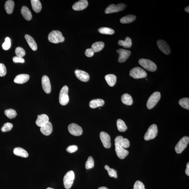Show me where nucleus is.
Masks as SVG:
<instances>
[{"label": "nucleus", "mask_w": 189, "mask_h": 189, "mask_svg": "<svg viewBox=\"0 0 189 189\" xmlns=\"http://www.w3.org/2000/svg\"><path fill=\"white\" fill-rule=\"evenodd\" d=\"M88 2L86 0H81L74 4L72 8L75 11H81L85 9L88 5Z\"/></svg>", "instance_id": "nucleus-18"}, {"label": "nucleus", "mask_w": 189, "mask_h": 189, "mask_svg": "<svg viewBox=\"0 0 189 189\" xmlns=\"http://www.w3.org/2000/svg\"><path fill=\"white\" fill-rule=\"evenodd\" d=\"M126 7V5L124 4L121 3L117 5L114 4H112L109 6L105 10V12L106 14H110L116 12H118L123 11Z\"/></svg>", "instance_id": "nucleus-9"}, {"label": "nucleus", "mask_w": 189, "mask_h": 189, "mask_svg": "<svg viewBox=\"0 0 189 189\" xmlns=\"http://www.w3.org/2000/svg\"><path fill=\"white\" fill-rule=\"evenodd\" d=\"M117 53L119 54L118 62L120 63H124L126 61L129 56L131 52L130 51L123 49H120L117 50Z\"/></svg>", "instance_id": "nucleus-12"}, {"label": "nucleus", "mask_w": 189, "mask_h": 189, "mask_svg": "<svg viewBox=\"0 0 189 189\" xmlns=\"http://www.w3.org/2000/svg\"><path fill=\"white\" fill-rule=\"evenodd\" d=\"M118 44L120 46H123L125 48H130L132 46V40L130 38L127 37L124 41L120 40L118 42Z\"/></svg>", "instance_id": "nucleus-31"}, {"label": "nucleus", "mask_w": 189, "mask_h": 189, "mask_svg": "<svg viewBox=\"0 0 189 189\" xmlns=\"http://www.w3.org/2000/svg\"><path fill=\"white\" fill-rule=\"evenodd\" d=\"M115 143L117 144L124 148H128L130 147V143L129 140L124 138L122 136H118L115 139Z\"/></svg>", "instance_id": "nucleus-17"}, {"label": "nucleus", "mask_w": 189, "mask_h": 189, "mask_svg": "<svg viewBox=\"0 0 189 189\" xmlns=\"http://www.w3.org/2000/svg\"><path fill=\"white\" fill-rule=\"evenodd\" d=\"M179 103L182 108L188 110H189V98H182L179 100Z\"/></svg>", "instance_id": "nucleus-36"}, {"label": "nucleus", "mask_w": 189, "mask_h": 189, "mask_svg": "<svg viewBox=\"0 0 189 189\" xmlns=\"http://www.w3.org/2000/svg\"><path fill=\"white\" fill-rule=\"evenodd\" d=\"M104 46V44L103 42H97L92 45L91 48L94 53H96L101 51L103 48Z\"/></svg>", "instance_id": "nucleus-30"}, {"label": "nucleus", "mask_w": 189, "mask_h": 189, "mask_svg": "<svg viewBox=\"0 0 189 189\" xmlns=\"http://www.w3.org/2000/svg\"><path fill=\"white\" fill-rule=\"evenodd\" d=\"M186 175L189 176V163L188 162L186 165V168L185 170Z\"/></svg>", "instance_id": "nucleus-47"}, {"label": "nucleus", "mask_w": 189, "mask_h": 189, "mask_svg": "<svg viewBox=\"0 0 189 189\" xmlns=\"http://www.w3.org/2000/svg\"><path fill=\"white\" fill-rule=\"evenodd\" d=\"M11 40L9 37H7L5 39V42L2 45V47L4 50H7L11 47Z\"/></svg>", "instance_id": "nucleus-41"}, {"label": "nucleus", "mask_w": 189, "mask_h": 189, "mask_svg": "<svg viewBox=\"0 0 189 189\" xmlns=\"http://www.w3.org/2000/svg\"><path fill=\"white\" fill-rule=\"evenodd\" d=\"M33 9L36 13H39L42 9V5L39 0H31Z\"/></svg>", "instance_id": "nucleus-27"}, {"label": "nucleus", "mask_w": 189, "mask_h": 189, "mask_svg": "<svg viewBox=\"0 0 189 189\" xmlns=\"http://www.w3.org/2000/svg\"><path fill=\"white\" fill-rule=\"evenodd\" d=\"M100 140L104 147L107 149L110 148L111 146L110 137L108 133L102 131L100 133Z\"/></svg>", "instance_id": "nucleus-11"}, {"label": "nucleus", "mask_w": 189, "mask_h": 189, "mask_svg": "<svg viewBox=\"0 0 189 189\" xmlns=\"http://www.w3.org/2000/svg\"><path fill=\"white\" fill-rule=\"evenodd\" d=\"M135 18L136 17L135 15L130 14L121 18L120 22L121 23L123 24L130 23L134 21Z\"/></svg>", "instance_id": "nucleus-32"}, {"label": "nucleus", "mask_w": 189, "mask_h": 189, "mask_svg": "<svg viewBox=\"0 0 189 189\" xmlns=\"http://www.w3.org/2000/svg\"><path fill=\"white\" fill-rule=\"evenodd\" d=\"M4 113L5 115L10 119L15 118L17 115L16 111L12 109H8L5 110Z\"/></svg>", "instance_id": "nucleus-34"}, {"label": "nucleus", "mask_w": 189, "mask_h": 189, "mask_svg": "<svg viewBox=\"0 0 189 189\" xmlns=\"http://www.w3.org/2000/svg\"><path fill=\"white\" fill-rule=\"evenodd\" d=\"M7 68L4 65L0 63V77L5 76L7 74Z\"/></svg>", "instance_id": "nucleus-42"}, {"label": "nucleus", "mask_w": 189, "mask_h": 189, "mask_svg": "<svg viewBox=\"0 0 189 189\" xmlns=\"http://www.w3.org/2000/svg\"><path fill=\"white\" fill-rule=\"evenodd\" d=\"M30 79V76L27 74H20L16 76L14 80V83L22 84L27 82Z\"/></svg>", "instance_id": "nucleus-19"}, {"label": "nucleus", "mask_w": 189, "mask_h": 189, "mask_svg": "<svg viewBox=\"0 0 189 189\" xmlns=\"http://www.w3.org/2000/svg\"><path fill=\"white\" fill-rule=\"evenodd\" d=\"M75 179V174L72 170L67 172L63 178V182L65 188L69 189L71 188Z\"/></svg>", "instance_id": "nucleus-5"}, {"label": "nucleus", "mask_w": 189, "mask_h": 189, "mask_svg": "<svg viewBox=\"0 0 189 189\" xmlns=\"http://www.w3.org/2000/svg\"><path fill=\"white\" fill-rule=\"evenodd\" d=\"M6 12L8 14H11L13 13L14 7V3L13 1L9 0L6 2L4 6Z\"/></svg>", "instance_id": "nucleus-29"}, {"label": "nucleus", "mask_w": 189, "mask_h": 189, "mask_svg": "<svg viewBox=\"0 0 189 189\" xmlns=\"http://www.w3.org/2000/svg\"><path fill=\"white\" fill-rule=\"evenodd\" d=\"M98 189H109L108 188H107L106 187H100Z\"/></svg>", "instance_id": "nucleus-49"}, {"label": "nucleus", "mask_w": 189, "mask_h": 189, "mask_svg": "<svg viewBox=\"0 0 189 189\" xmlns=\"http://www.w3.org/2000/svg\"><path fill=\"white\" fill-rule=\"evenodd\" d=\"M158 130L157 125L153 124L151 125L147 131L144 136L145 141L153 139L157 136Z\"/></svg>", "instance_id": "nucleus-7"}, {"label": "nucleus", "mask_w": 189, "mask_h": 189, "mask_svg": "<svg viewBox=\"0 0 189 189\" xmlns=\"http://www.w3.org/2000/svg\"><path fill=\"white\" fill-rule=\"evenodd\" d=\"M117 125L118 130L120 132H124L128 129L125 122L121 119H118L117 120Z\"/></svg>", "instance_id": "nucleus-33"}, {"label": "nucleus", "mask_w": 189, "mask_h": 189, "mask_svg": "<svg viewBox=\"0 0 189 189\" xmlns=\"http://www.w3.org/2000/svg\"><path fill=\"white\" fill-rule=\"evenodd\" d=\"M189 143V137L185 136L180 140L176 145L175 150L176 153L180 154L185 149Z\"/></svg>", "instance_id": "nucleus-8"}, {"label": "nucleus", "mask_w": 189, "mask_h": 189, "mask_svg": "<svg viewBox=\"0 0 189 189\" xmlns=\"http://www.w3.org/2000/svg\"><path fill=\"white\" fill-rule=\"evenodd\" d=\"M27 42L32 50L36 51L37 50V45L34 39L29 35L26 34L25 36Z\"/></svg>", "instance_id": "nucleus-22"}, {"label": "nucleus", "mask_w": 189, "mask_h": 189, "mask_svg": "<svg viewBox=\"0 0 189 189\" xmlns=\"http://www.w3.org/2000/svg\"><path fill=\"white\" fill-rule=\"evenodd\" d=\"M94 53L91 48H88L85 51V55L88 57H91L93 56Z\"/></svg>", "instance_id": "nucleus-46"}, {"label": "nucleus", "mask_w": 189, "mask_h": 189, "mask_svg": "<svg viewBox=\"0 0 189 189\" xmlns=\"http://www.w3.org/2000/svg\"><path fill=\"white\" fill-rule=\"evenodd\" d=\"M46 189H54L52 188H47Z\"/></svg>", "instance_id": "nucleus-50"}, {"label": "nucleus", "mask_w": 189, "mask_h": 189, "mask_svg": "<svg viewBox=\"0 0 189 189\" xmlns=\"http://www.w3.org/2000/svg\"><path fill=\"white\" fill-rule=\"evenodd\" d=\"M68 130L71 134L75 136L80 135L83 132L81 127L75 123L70 124L68 126Z\"/></svg>", "instance_id": "nucleus-10"}, {"label": "nucleus", "mask_w": 189, "mask_h": 189, "mask_svg": "<svg viewBox=\"0 0 189 189\" xmlns=\"http://www.w3.org/2000/svg\"><path fill=\"white\" fill-rule=\"evenodd\" d=\"M13 62L15 63H24L25 62V60L23 57L17 56L14 57L13 58Z\"/></svg>", "instance_id": "nucleus-45"}, {"label": "nucleus", "mask_w": 189, "mask_h": 189, "mask_svg": "<svg viewBox=\"0 0 189 189\" xmlns=\"http://www.w3.org/2000/svg\"><path fill=\"white\" fill-rule=\"evenodd\" d=\"M49 118L46 114H43L38 116L36 124L39 127H42L49 122Z\"/></svg>", "instance_id": "nucleus-21"}, {"label": "nucleus", "mask_w": 189, "mask_h": 189, "mask_svg": "<svg viewBox=\"0 0 189 189\" xmlns=\"http://www.w3.org/2000/svg\"><path fill=\"white\" fill-rule=\"evenodd\" d=\"M68 88L65 86L62 88L59 94V101L61 105L65 106L69 102Z\"/></svg>", "instance_id": "nucleus-3"}, {"label": "nucleus", "mask_w": 189, "mask_h": 189, "mask_svg": "<svg viewBox=\"0 0 189 189\" xmlns=\"http://www.w3.org/2000/svg\"><path fill=\"white\" fill-rule=\"evenodd\" d=\"M21 14L26 20L30 21L32 18V14L30 10L25 6L22 7L21 10Z\"/></svg>", "instance_id": "nucleus-23"}, {"label": "nucleus", "mask_w": 189, "mask_h": 189, "mask_svg": "<svg viewBox=\"0 0 189 189\" xmlns=\"http://www.w3.org/2000/svg\"><path fill=\"white\" fill-rule=\"evenodd\" d=\"M133 189H145L144 185L140 181H137L135 183Z\"/></svg>", "instance_id": "nucleus-43"}, {"label": "nucleus", "mask_w": 189, "mask_h": 189, "mask_svg": "<svg viewBox=\"0 0 189 189\" xmlns=\"http://www.w3.org/2000/svg\"><path fill=\"white\" fill-rule=\"evenodd\" d=\"M105 79L110 87H113L116 83L117 77L115 75L112 74L107 75L105 77Z\"/></svg>", "instance_id": "nucleus-26"}, {"label": "nucleus", "mask_w": 189, "mask_h": 189, "mask_svg": "<svg viewBox=\"0 0 189 189\" xmlns=\"http://www.w3.org/2000/svg\"><path fill=\"white\" fill-rule=\"evenodd\" d=\"M185 11L187 12V13H189V6H188V7H186V8H185Z\"/></svg>", "instance_id": "nucleus-48"}, {"label": "nucleus", "mask_w": 189, "mask_h": 189, "mask_svg": "<svg viewBox=\"0 0 189 189\" xmlns=\"http://www.w3.org/2000/svg\"><path fill=\"white\" fill-rule=\"evenodd\" d=\"M78 149L77 146L72 145L69 146L66 149V151L69 153H73L77 151Z\"/></svg>", "instance_id": "nucleus-44"}, {"label": "nucleus", "mask_w": 189, "mask_h": 189, "mask_svg": "<svg viewBox=\"0 0 189 189\" xmlns=\"http://www.w3.org/2000/svg\"><path fill=\"white\" fill-rule=\"evenodd\" d=\"M13 125L11 123H7L4 124L1 128V131L3 132H8L11 131L13 128Z\"/></svg>", "instance_id": "nucleus-40"}, {"label": "nucleus", "mask_w": 189, "mask_h": 189, "mask_svg": "<svg viewBox=\"0 0 189 189\" xmlns=\"http://www.w3.org/2000/svg\"><path fill=\"white\" fill-rule=\"evenodd\" d=\"M75 74L76 77L81 81L86 82L89 80V75L86 72L77 69L75 71Z\"/></svg>", "instance_id": "nucleus-16"}, {"label": "nucleus", "mask_w": 189, "mask_h": 189, "mask_svg": "<svg viewBox=\"0 0 189 189\" xmlns=\"http://www.w3.org/2000/svg\"><path fill=\"white\" fill-rule=\"evenodd\" d=\"M121 100L123 104L130 106L133 104V100L132 97L128 94H123L121 97Z\"/></svg>", "instance_id": "nucleus-28"}, {"label": "nucleus", "mask_w": 189, "mask_h": 189, "mask_svg": "<svg viewBox=\"0 0 189 189\" xmlns=\"http://www.w3.org/2000/svg\"><path fill=\"white\" fill-rule=\"evenodd\" d=\"M43 90L46 94H50L51 90V86L50 79L46 75L43 76L42 79Z\"/></svg>", "instance_id": "nucleus-13"}, {"label": "nucleus", "mask_w": 189, "mask_h": 189, "mask_svg": "<svg viewBox=\"0 0 189 189\" xmlns=\"http://www.w3.org/2000/svg\"><path fill=\"white\" fill-rule=\"evenodd\" d=\"M48 39L49 42L58 44L59 42H62L65 40V38L63 36L61 32L57 30L52 31L49 34Z\"/></svg>", "instance_id": "nucleus-1"}, {"label": "nucleus", "mask_w": 189, "mask_h": 189, "mask_svg": "<svg viewBox=\"0 0 189 189\" xmlns=\"http://www.w3.org/2000/svg\"><path fill=\"white\" fill-rule=\"evenodd\" d=\"M94 166V160L91 156L88 158L87 161L86 162L85 167L86 169L89 170L93 168Z\"/></svg>", "instance_id": "nucleus-38"}, {"label": "nucleus", "mask_w": 189, "mask_h": 189, "mask_svg": "<svg viewBox=\"0 0 189 189\" xmlns=\"http://www.w3.org/2000/svg\"><path fill=\"white\" fill-rule=\"evenodd\" d=\"M161 94L160 92H154L150 96L148 100L147 106L149 109H151L154 107L161 98Z\"/></svg>", "instance_id": "nucleus-2"}, {"label": "nucleus", "mask_w": 189, "mask_h": 189, "mask_svg": "<svg viewBox=\"0 0 189 189\" xmlns=\"http://www.w3.org/2000/svg\"><path fill=\"white\" fill-rule=\"evenodd\" d=\"M138 63L142 67L147 71L153 72L157 70V65L153 62L149 60L141 59L139 60Z\"/></svg>", "instance_id": "nucleus-4"}, {"label": "nucleus", "mask_w": 189, "mask_h": 189, "mask_svg": "<svg viewBox=\"0 0 189 189\" xmlns=\"http://www.w3.org/2000/svg\"><path fill=\"white\" fill-rule=\"evenodd\" d=\"M157 44L160 50L166 55L170 54V49L169 45L165 41L160 40L157 41Z\"/></svg>", "instance_id": "nucleus-14"}, {"label": "nucleus", "mask_w": 189, "mask_h": 189, "mask_svg": "<svg viewBox=\"0 0 189 189\" xmlns=\"http://www.w3.org/2000/svg\"><path fill=\"white\" fill-rule=\"evenodd\" d=\"M98 31L100 33L107 35H112L115 32L114 31L112 28H101L98 30Z\"/></svg>", "instance_id": "nucleus-35"}, {"label": "nucleus", "mask_w": 189, "mask_h": 189, "mask_svg": "<svg viewBox=\"0 0 189 189\" xmlns=\"http://www.w3.org/2000/svg\"><path fill=\"white\" fill-rule=\"evenodd\" d=\"M130 75L134 79H138L146 77L147 74L144 70L141 68L136 67L131 70Z\"/></svg>", "instance_id": "nucleus-6"}, {"label": "nucleus", "mask_w": 189, "mask_h": 189, "mask_svg": "<svg viewBox=\"0 0 189 189\" xmlns=\"http://www.w3.org/2000/svg\"><path fill=\"white\" fill-rule=\"evenodd\" d=\"M116 155L121 159H123L128 155L129 152L124 148L115 143Z\"/></svg>", "instance_id": "nucleus-15"}, {"label": "nucleus", "mask_w": 189, "mask_h": 189, "mask_svg": "<svg viewBox=\"0 0 189 189\" xmlns=\"http://www.w3.org/2000/svg\"><path fill=\"white\" fill-rule=\"evenodd\" d=\"M104 104V101L101 99H96L92 100L89 102V105L92 109L96 108L98 107L102 106Z\"/></svg>", "instance_id": "nucleus-24"}, {"label": "nucleus", "mask_w": 189, "mask_h": 189, "mask_svg": "<svg viewBox=\"0 0 189 189\" xmlns=\"http://www.w3.org/2000/svg\"><path fill=\"white\" fill-rule=\"evenodd\" d=\"M13 153L16 156L24 158L28 157V152L25 150L19 147L15 148L13 150Z\"/></svg>", "instance_id": "nucleus-25"}, {"label": "nucleus", "mask_w": 189, "mask_h": 189, "mask_svg": "<svg viewBox=\"0 0 189 189\" xmlns=\"http://www.w3.org/2000/svg\"><path fill=\"white\" fill-rule=\"evenodd\" d=\"M40 130L41 132L43 135L47 136L50 135L53 131V126L52 123L49 121L46 124L40 127Z\"/></svg>", "instance_id": "nucleus-20"}, {"label": "nucleus", "mask_w": 189, "mask_h": 189, "mask_svg": "<svg viewBox=\"0 0 189 189\" xmlns=\"http://www.w3.org/2000/svg\"><path fill=\"white\" fill-rule=\"evenodd\" d=\"M105 169L107 170L109 176L110 177H114L115 178H118L117 172L115 170L110 168L107 165L104 166Z\"/></svg>", "instance_id": "nucleus-37"}, {"label": "nucleus", "mask_w": 189, "mask_h": 189, "mask_svg": "<svg viewBox=\"0 0 189 189\" xmlns=\"http://www.w3.org/2000/svg\"><path fill=\"white\" fill-rule=\"evenodd\" d=\"M15 53L17 57H22L26 54L25 51L22 47H18L16 49Z\"/></svg>", "instance_id": "nucleus-39"}]
</instances>
